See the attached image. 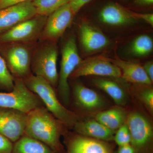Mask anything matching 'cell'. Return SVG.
I'll return each instance as SVG.
<instances>
[{"instance_id": "cell-18", "label": "cell", "mask_w": 153, "mask_h": 153, "mask_svg": "<svg viewBox=\"0 0 153 153\" xmlns=\"http://www.w3.org/2000/svg\"><path fill=\"white\" fill-rule=\"evenodd\" d=\"M73 95L76 104L84 109L94 110L105 105L104 100L98 94L82 84L74 85Z\"/></svg>"}, {"instance_id": "cell-20", "label": "cell", "mask_w": 153, "mask_h": 153, "mask_svg": "<svg viewBox=\"0 0 153 153\" xmlns=\"http://www.w3.org/2000/svg\"><path fill=\"white\" fill-rule=\"evenodd\" d=\"M12 153H55L40 141L24 135L13 143Z\"/></svg>"}, {"instance_id": "cell-10", "label": "cell", "mask_w": 153, "mask_h": 153, "mask_svg": "<svg viewBox=\"0 0 153 153\" xmlns=\"http://www.w3.org/2000/svg\"><path fill=\"white\" fill-rule=\"evenodd\" d=\"M90 75L120 78L122 73L120 68L109 60L103 57H94L81 61L70 77Z\"/></svg>"}, {"instance_id": "cell-32", "label": "cell", "mask_w": 153, "mask_h": 153, "mask_svg": "<svg viewBox=\"0 0 153 153\" xmlns=\"http://www.w3.org/2000/svg\"><path fill=\"white\" fill-rule=\"evenodd\" d=\"M117 153H135L134 151L131 144L119 146Z\"/></svg>"}, {"instance_id": "cell-9", "label": "cell", "mask_w": 153, "mask_h": 153, "mask_svg": "<svg viewBox=\"0 0 153 153\" xmlns=\"http://www.w3.org/2000/svg\"><path fill=\"white\" fill-rule=\"evenodd\" d=\"M75 16L69 3L49 15L41 34V40L56 41L71 25Z\"/></svg>"}, {"instance_id": "cell-21", "label": "cell", "mask_w": 153, "mask_h": 153, "mask_svg": "<svg viewBox=\"0 0 153 153\" xmlns=\"http://www.w3.org/2000/svg\"><path fill=\"white\" fill-rule=\"evenodd\" d=\"M93 82L96 86L107 94L118 105H123L126 103L125 92L117 82L99 77L94 78Z\"/></svg>"}, {"instance_id": "cell-33", "label": "cell", "mask_w": 153, "mask_h": 153, "mask_svg": "<svg viewBox=\"0 0 153 153\" xmlns=\"http://www.w3.org/2000/svg\"><path fill=\"white\" fill-rule=\"evenodd\" d=\"M134 3L137 6L151 5L153 4V0H134Z\"/></svg>"}, {"instance_id": "cell-25", "label": "cell", "mask_w": 153, "mask_h": 153, "mask_svg": "<svg viewBox=\"0 0 153 153\" xmlns=\"http://www.w3.org/2000/svg\"><path fill=\"white\" fill-rule=\"evenodd\" d=\"M113 141L118 146L130 144V134L126 123L115 132Z\"/></svg>"}, {"instance_id": "cell-14", "label": "cell", "mask_w": 153, "mask_h": 153, "mask_svg": "<svg viewBox=\"0 0 153 153\" xmlns=\"http://www.w3.org/2000/svg\"><path fill=\"white\" fill-rule=\"evenodd\" d=\"M80 43L85 52H97L108 46L109 41L102 32L90 25L83 23L79 27Z\"/></svg>"}, {"instance_id": "cell-17", "label": "cell", "mask_w": 153, "mask_h": 153, "mask_svg": "<svg viewBox=\"0 0 153 153\" xmlns=\"http://www.w3.org/2000/svg\"><path fill=\"white\" fill-rule=\"evenodd\" d=\"M120 69L123 78L128 82L150 85L152 83L145 72L143 66L138 63L116 58L109 60Z\"/></svg>"}, {"instance_id": "cell-7", "label": "cell", "mask_w": 153, "mask_h": 153, "mask_svg": "<svg viewBox=\"0 0 153 153\" xmlns=\"http://www.w3.org/2000/svg\"><path fill=\"white\" fill-rule=\"evenodd\" d=\"M48 17L36 16L0 33V44L11 43L35 44L40 38Z\"/></svg>"}, {"instance_id": "cell-13", "label": "cell", "mask_w": 153, "mask_h": 153, "mask_svg": "<svg viewBox=\"0 0 153 153\" xmlns=\"http://www.w3.org/2000/svg\"><path fill=\"white\" fill-rule=\"evenodd\" d=\"M32 1L20 3L0 10V33L37 15Z\"/></svg>"}, {"instance_id": "cell-24", "label": "cell", "mask_w": 153, "mask_h": 153, "mask_svg": "<svg viewBox=\"0 0 153 153\" xmlns=\"http://www.w3.org/2000/svg\"><path fill=\"white\" fill-rule=\"evenodd\" d=\"M14 86V78L0 55V91H10Z\"/></svg>"}, {"instance_id": "cell-30", "label": "cell", "mask_w": 153, "mask_h": 153, "mask_svg": "<svg viewBox=\"0 0 153 153\" xmlns=\"http://www.w3.org/2000/svg\"><path fill=\"white\" fill-rule=\"evenodd\" d=\"M33 1V0H0V10L20 3Z\"/></svg>"}, {"instance_id": "cell-31", "label": "cell", "mask_w": 153, "mask_h": 153, "mask_svg": "<svg viewBox=\"0 0 153 153\" xmlns=\"http://www.w3.org/2000/svg\"><path fill=\"white\" fill-rule=\"evenodd\" d=\"M143 68L144 69L147 75L150 79L151 81H153V63L152 61H148L145 63Z\"/></svg>"}, {"instance_id": "cell-19", "label": "cell", "mask_w": 153, "mask_h": 153, "mask_svg": "<svg viewBox=\"0 0 153 153\" xmlns=\"http://www.w3.org/2000/svg\"><path fill=\"white\" fill-rule=\"evenodd\" d=\"M127 116L124 111L117 107L98 113L96 114L95 120L116 131L125 123Z\"/></svg>"}, {"instance_id": "cell-11", "label": "cell", "mask_w": 153, "mask_h": 153, "mask_svg": "<svg viewBox=\"0 0 153 153\" xmlns=\"http://www.w3.org/2000/svg\"><path fill=\"white\" fill-rule=\"evenodd\" d=\"M27 114L0 107V134L13 143L25 134Z\"/></svg>"}, {"instance_id": "cell-23", "label": "cell", "mask_w": 153, "mask_h": 153, "mask_svg": "<svg viewBox=\"0 0 153 153\" xmlns=\"http://www.w3.org/2000/svg\"><path fill=\"white\" fill-rule=\"evenodd\" d=\"M153 41L148 35L139 36L132 43L131 51L135 56L142 57L149 55L152 52Z\"/></svg>"}, {"instance_id": "cell-22", "label": "cell", "mask_w": 153, "mask_h": 153, "mask_svg": "<svg viewBox=\"0 0 153 153\" xmlns=\"http://www.w3.org/2000/svg\"><path fill=\"white\" fill-rule=\"evenodd\" d=\"M71 0H33L32 1L37 15L48 17Z\"/></svg>"}, {"instance_id": "cell-28", "label": "cell", "mask_w": 153, "mask_h": 153, "mask_svg": "<svg viewBox=\"0 0 153 153\" xmlns=\"http://www.w3.org/2000/svg\"><path fill=\"white\" fill-rule=\"evenodd\" d=\"M92 0H71L69 3L74 15L78 13L82 7Z\"/></svg>"}, {"instance_id": "cell-1", "label": "cell", "mask_w": 153, "mask_h": 153, "mask_svg": "<svg viewBox=\"0 0 153 153\" xmlns=\"http://www.w3.org/2000/svg\"><path fill=\"white\" fill-rule=\"evenodd\" d=\"M68 129L44 106L27 113L24 135L44 143L55 153H64L60 139L66 134Z\"/></svg>"}, {"instance_id": "cell-4", "label": "cell", "mask_w": 153, "mask_h": 153, "mask_svg": "<svg viewBox=\"0 0 153 153\" xmlns=\"http://www.w3.org/2000/svg\"><path fill=\"white\" fill-rule=\"evenodd\" d=\"M33 45L18 43L0 44V55L14 78L24 80L32 74Z\"/></svg>"}, {"instance_id": "cell-15", "label": "cell", "mask_w": 153, "mask_h": 153, "mask_svg": "<svg viewBox=\"0 0 153 153\" xmlns=\"http://www.w3.org/2000/svg\"><path fill=\"white\" fill-rule=\"evenodd\" d=\"M99 18L105 24L122 26L131 24L137 20L128 10L117 3H109L104 6L99 14Z\"/></svg>"}, {"instance_id": "cell-3", "label": "cell", "mask_w": 153, "mask_h": 153, "mask_svg": "<svg viewBox=\"0 0 153 153\" xmlns=\"http://www.w3.org/2000/svg\"><path fill=\"white\" fill-rule=\"evenodd\" d=\"M43 42L33 48L31 70L34 75L41 76L54 88L57 87L58 49L55 41L42 40Z\"/></svg>"}, {"instance_id": "cell-26", "label": "cell", "mask_w": 153, "mask_h": 153, "mask_svg": "<svg viewBox=\"0 0 153 153\" xmlns=\"http://www.w3.org/2000/svg\"><path fill=\"white\" fill-rule=\"evenodd\" d=\"M140 98L149 111L153 112V91L152 88L144 89L140 93Z\"/></svg>"}, {"instance_id": "cell-29", "label": "cell", "mask_w": 153, "mask_h": 153, "mask_svg": "<svg viewBox=\"0 0 153 153\" xmlns=\"http://www.w3.org/2000/svg\"><path fill=\"white\" fill-rule=\"evenodd\" d=\"M132 14L136 19L143 20L149 25L153 26V14L152 13L140 14L131 12Z\"/></svg>"}, {"instance_id": "cell-5", "label": "cell", "mask_w": 153, "mask_h": 153, "mask_svg": "<svg viewBox=\"0 0 153 153\" xmlns=\"http://www.w3.org/2000/svg\"><path fill=\"white\" fill-rule=\"evenodd\" d=\"M61 52V59L60 72L58 74L57 92L61 102L64 105H68L71 96L68 79L82 61L78 53L74 37L71 36L67 38L63 44Z\"/></svg>"}, {"instance_id": "cell-27", "label": "cell", "mask_w": 153, "mask_h": 153, "mask_svg": "<svg viewBox=\"0 0 153 153\" xmlns=\"http://www.w3.org/2000/svg\"><path fill=\"white\" fill-rule=\"evenodd\" d=\"M13 143L0 134V153H12Z\"/></svg>"}, {"instance_id": "cell-16", "label": "cell", "mask_w": 153, "mask_h": 153, "mask_svg": "<svg viewBox=\"0 0 153 153\" xmlns=\"http://www.w3.org/2000/svg\"><path fill=\"white\" fill-rule=\"evenodd\" d=\"M73 128L75 133L79 134L108 142L113 140L116 132L95 119L81 121L79 120Z\"/></svg>"}, {"instance_id": "cell-8", "label": "cell", "mask_w": 153, "mask_h": 153, "mask_svg": "<svg viewBox=\"0 0 153 153\" xmlns=\"http://www.w3.org/2000/svg\"><path fill=\"white\" fill-rule=\"evenodd\" d=\"M126 123L131 135V143L135 153H153V126L140 113H131Z\"/></svg>"}, {"instance_id": "cell-12", "label": "cell", "mask_w": 153, "mask_h": 153, "mask_svg": "<svg viewBox=\"0 0 153 153\" xmlns=\"http://www.w3.org/2000/svg\"><path fill=\"white\" fill-rule=\"evenodd\" d=\"M65 136L66 153H114L108 142L94 139L76 133H68Z\"/></svg>"}, {"instance_id": "cell-6", "label": "cell", "mask_w": 153, "mask_h": 153, "mask_svg": "<svg viewBox=\"0 0 153 153\" xmlns=\"http://www.w3.org/2000/svg\"><path fill=\"white\" fill-rule=\"evenodd\" d=\"M44 106L38 96L27 87L22 79L14 78L13 90L0 91V107L16 110L27 114Z\"/></svg>"}, {"instance_id": "cell-2", "label": "cell", "mask_w": 153, "mask_h": 153, "mask_svg": "<svg viewBox=\"0 0 153 153\" xmlns=\"http://www.w3.org/2000/svg\"><path fill=\"white\" fill-rule=\"evenodd\" d=\"M27 87L38 96L44 106L68 129L73 128L79 117L64 106L58 97L55 88L41 76L32 74L24 80Z\"/></svg>"}]
</instances>
